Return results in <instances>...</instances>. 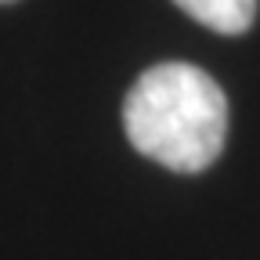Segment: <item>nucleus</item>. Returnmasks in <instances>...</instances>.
I'll use <instances>...</instances> for the list:
<instances>
[{
  "instance_id": "nucleus-1",
  "label": "nucleus",
  "mask_w": 260,
  "mask_h": 260,
  "mask_svg": "<svg viewBox=\"0 0 260 260\" xmlns=\"http://www.w3.org/2000/svg\"><path fill=\"white\" fill-rule=\"evenodd\" d=\"M123 126L141 155L177 174H199L224 152L228 98L199 65L162 61L145 69L126 90Z\"/></svg>"
},
{
  "instance_id": "nucleus-2",
  "label": "nucleus",
  "mask_w": 260,
  "mask_h": 260,
  "mask_svg": "<svg viewBox=\"0 0 260 260\" xmlns=\"http://www.w3.org/2000/svg\"><path fill=\"white\" fill-rule=\"evenodd\" d=\"M174 4L188 18L224 37H239L256 18V0H174Z\"/></svg>"
},
{
  "instance_id": "nucleus-3",
  "label": "nucleus",
  "mask_w": 260,
  "mask_h": 260,
  "mask_svg": "<svg viewBox=\"0 0 260 260\" xmlns=\"http://www.w3.org/2000/svg\"><path fill=\"white\" fill-rule=\"evenodd\" d=\"M0 4H11V0H0Z\"/></svg>"
}]
</instances>
